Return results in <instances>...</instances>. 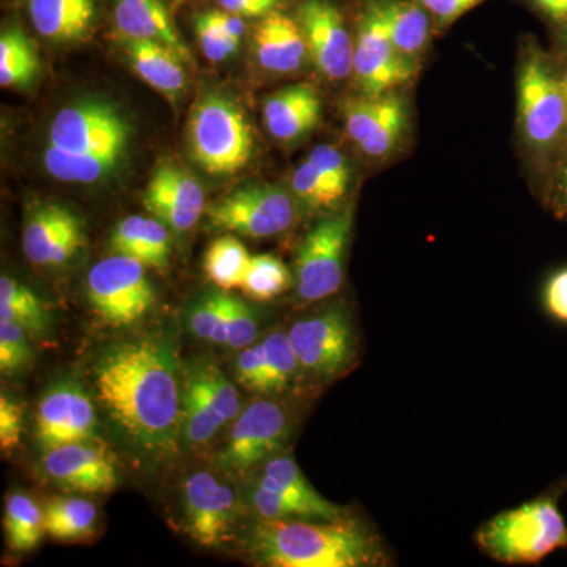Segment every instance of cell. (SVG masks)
Wrapping results in <instances>:
<instances>
[{"label":"cell","mask_w":567,"mask_h":567,"mask_svg":"<svg viewBox=\"0 0 567 567\" xmlns=\"http://www.w3.org/2000/svg\"><path fill=\"white\" fill-rule=\"evenodd\" d=\"M566 87H567V69H566Z\"/></svg>","instance_id":"816d5d0a"},{"label":"cell","mask_w":567,"mask_h":567,"mask_svg":"<svg viewBox=\"0 0 567 567\" xmlns=\"http://www.w3.org/2000/svg\"><path fill=\"white\" fill-rule=\"evenodd\" d=\"M84 246V221L66 205L40 204L25 218L22 249L29 262L37 267H62Z\"/></svg>","instance_id":"ac0fdd59"},{"label":"cell","mask_w":567,"mask_h":567,"mask_svg":"<svg viewBox=\"0 0 567 567\" xmlns=\"http://www.w3.org/2000/svg\"><path fill=\"white\" fill-rule=\"evenodd\" d=\"M417 62L398 51L388 33L379 0H368L357 22L353 78L361 95L393 93L416 76Z\"/></svg>","instance_id":"4fadbf2b"},{"label":"cell","mask_w":567,"mask_h":567,"mask_svg":"<svg viewBox=\"0 0 567 567\" xmlns=\"http://www.w3.org/2000/svg\"><path fill=\"white\" fill-rule=\"evenodd\" d=\"M41 468L55 486L80 494H106L118 484L114 454L99 439L44 451Z\"/></svg>","instance_id":"2e32d148"},{"label":"cell","mask_w":567,"mask_h":567,"mask_svg":"<svg viewBox=\"0 0 567 567\" xmlns=\"http://www.w3.org/2000/svg\"><path fill=\"white\" fill-rule=\"evenodd\" d=\"M287 336L301 372L320 382L339 379L357 363L360 336L346 306L331 305L295 320Z\"/></svg>","instance_id":"52a82bcc"},{"label":"cell","mask_w":567,"mask_h":567,"mask_svg":"<svg viewBox=\"0 0 567 567\" xmlns=\"http://www.w3.org/2000/svg\"><path fill=\"white\" fill-rule=\"evenodd\" d=\"M0 320L21 324L31 338L47 336L51 328L50 311L39 295L6 275L0 278Z\"/></svg>","instance_id":"f1b7e54d"},{"label":"cell","mask_w":567,"mask_h":567,"mask_svg":"<svg viewBox=\"0 0 567 567\" xmlns=\"http://www.w3.org/2000/svg\"><path fill=\"white\" fill-rule=\"evenodd\" d=\"M142 204L173 233L185 234L203 216L205 193L203 185L186 167L166 162L153 171Z\"/></svg>","instance_id":"44dd1931"},{"label":"cell","mask_w":567,"mask_h":567,"mask_svg":"<svg viewBox=\"0 0 567 567\" xmlns=\"http://www.w3.org/2000/svg\"><path fill=\"white\" fill-rule=\"evenodd\" d=\"M188 144L194 163L205 173L234 175L251 159L252 128L229 96L205 93L189 112Z\"/></svg>","instance_id":"8992f818"},{"label":"cell","mask_w":567,"mask_h":567,"mask_svg":"<svg viewBox=\"0 0 567 567\" xmlns=\"http://www.w3.org/2000/svg\"><path fill=\"white\" fill-rule=\"evenodd\" d=\"M219 7L240 18H264L275 11L278 0H218Z\"/></svg>","instance_id":"7dc6e473"},{"label":"cell","mask_w":567,"mask_h":567,"mask_svg":"<svg viewBox=\"0 0 567 567\" xmlns=\"http://www.w3.org/2000/svg\"><path fill=\"white\" fill-rule=\"evenodd\" d=\"M528 3L555 29L567 25V0H528Z\"/></svg>","instance_id":"c3c4849f"},{"label":"cell","mask_w":567,"mask_h":567,"mask_svg":"<svg viewBox=\"0 0 567 567\" xmlns=\"http://www.w3.org/2000/svg\"><path fill=\"white\" fill-rule=\"evenodd\" d=\"M251 256L244 244L233 235H224L208 246L204 257V270L218 289L230 292L233 289H240Z\"/></svg>","instance_id":"d6a6232c"},{"label":"cell","mask_w":567,"mask_h":567,"mask_svg":"<svg viewBox=\"0 0 567 567\" xmlns=\"http://www.w3.org/2000/svg\"><path fill=\"white\" fill-rule=\"evenodd\" d=\"M289 406L270 399L254 401L230 425L226 443L216 454L219 468L230 475H246L257 465L282 453L293 434Z\"/></svg>","instance_id":"8fae6325"},{"label":"cell","mask_w":567,"mask_h":567,"mask_svg":"<svg viewBox=\"0 0 567 567\" xmlns=\"http://www.w3.org/2000/svg\"><path fill=\"white\" fill-rule=\"evenodd\" d=\"M40 58L28 33L14 25L0 37V85L28 89L39 76Z\"/></svg>","instance_id":"f546056e"},{"label":"cell","mask_w":567,"mask_h":567,"mask_svg":"<svg viewBox=\"0 0 567 567\" xmlns=\"http://www.w3.org/2000/svg\"><path fill=\"white\" fill-rule=\"evenodd\" d=\"M115 29L123 40H151L166 44L192 61V52L178 35L173 14L163 0H114Z\"/></svg>","instance_id":"cb8c5ba5"},{"label":"cell","mask_w":567,"mask_h":567,"mask_svg":"<svg viewBox=\"0 0 567 567\" xmlns=\"http://www.w3.org/2000/svg\"><path fill=\"white\" fill-rule=\"evenodd\" d=\"M298 22L317 70L330 81L349 78L353 73L354 39L338 7L331 0H303Z\"/></svg>","instance_id":"ffe728a7"},{"label":"cell","mask_w":567,"mask_h":567,"mask_svg":"<svg viewBox=\"0 0 567 567\" xmlns=\"http://www.w3.org/2000/svg\"><path fill=\"white\" fill-rule=\"evenodd\" d=\"M522 140L544 166L567 144L566 66L535 43L522 52L517 76Z\"/></svg>","instance_id":"5b68a950"},{"label":"cell","mask_w":567,"mask_h":567,"mask_svg":"<svg viewBox=\"0 0 567 567\" xmlns=\"http://www.w3.org/2000/svg\"><path fill=\"white\" fill-rule=\"evenodd\" d=\"M230 297L233 293H229V290H213L189 309L186 323L197 339L224 346Z\"/></svg>","instance_id":"e575fe53"},{"label":"cell","mask_w":567,"mask_h":567,"mask_svg":"<svg viewBox=\"0 0 567 567\" xmlns=\"http://www.w3.org/2000/svg\"><path fill=\"white\" fill-rule=\"evenodd\" d=\"M308 159L319 169L338 199H344L352 181V171L342 152L333 145L322 144L309 153Z\"/></svg>","instance_id":"60d3db41"},{"label":"cell","mask_w":567,"mask_h":567,"mask_svg":"<svg viewBox=\"0 0 567 567\" xmlns=\"http://www.w3.org/2000/svg\"><path fill=\"white\" fill-rule=\"evenodd\" d=\"M22 406L10 395L0 398V447L3 453H10L20 445L22 435Z\"/></svg>","instance_id":"ee69618b"},{"label":"cell","mask_w":567,"mask_h":567,"mask_svg":"<svg viewBox=\"0 0 567 567\" xmlns=\"http://www.w3.org/2000/svg\"><path fill=\"white\" fill-rule=\"evenodd\" d=\"M85 287L93 315L115 330L140 323L155 305L147 267L122 254L93 265Z\"/></svg>","instance_id":"ba28073f"},{"label":"cell","mask_w":567,"mask_h":567,"mask_svg":"<svg viewBox=\"0 0 567 567\" xmlns=\"http://www.w3.org/2000/svg\"><path fill=\"white\" fill-rule=\"evenodd\" d=\"M292 192L311 210H331L341 203L308 158L293 171Z\"/></svg>","instance_id":"74e56055"},{"label":"cell","mask_w":567,"mask_h":567,"mask_svg":"<svg viewBox=\"0 0 567 567\" xmlns=\"http://www.w3.org/2000/svg\"><path fill=\"white\" fill-rule=\"evenodd\" d=\"M252 50L264 70L278 74L303 69L309 54L300 22L279 11H271L257 24Z\"/></svg>","instance_id":"7402d4cb"},{"label":"cell","mask_w":567,"mask_h":567,"mask_svg":"<svg viewBox=\"0 0 567 567\" xmlns=\"http://www.w3.org/2000/svg\"><path fill=\"white\" fill-rule=\"evenodd\" d=\"M322 99L311 84L287 85L268 96L264 122L268 133L281 142L303 140L319 125Z\"/></svg>","instance_id":"603a6c76"},{"label":"cell","mask_w":567,"mask_h":567,"mask_svg":"<svg viewBox=\"0 0 567 567\" xmlns=\"http://www.w3.org/2000/svg\"><path fill=\"white\" fill-rule=\"evenodd\" d=\"M35 31L54 43L87 37L96 17V0H28Z\"/></svg>","instance_id":"4316f807"},{"label":"cell","mask_w":567,"mask_h":567,"mask_svg":"<svg viewBox=\"0 0 567 567\" xmlns=\"http://www.w3.org/2000/svg\"><path fill=\"white\" fill-rule=\"evenodd\" d=\"M185 527L196 543L219 547L238 520V498L229 483L208 470L194 472L183 486Z\"/></svg>","instance_id":"9a60e30c"},{"label":"cell","mask_w":567,"mask_h":567,"mask_svg":"<svg viewBox=\"0 0 567 567\" xmlns=\"http://www.w3.org/2000/svg\"><path fill=\"white\" fill-rule=\"evenodd\" d=\"M207 215L215 229L249 238H268L292 229L298 208L286 189L251 185L216 200Z\"/></svg>","instance_id":"5bb4252c"},{"label":"cell","mask_w":567,"mask_h":567,"mask_svg":"<svg viewBox=\"0 0 567 567\" xmlns=\"http://www.w3.org/2000/svg\"><path fill=\"white\" fill-rule=\"evenodd\" d=\"M544 309L555 322L567 324V267L547 279L543 290Z\"/></svg>","instance_id":"f6af8a7d"},{"label":"cell","mask_w":567,"mask_h":567,"mask_svg":"<svg viewBox=\"0 0 567 567\" xmlns=\"http://www.w3.org/2000/svg\"><path fill=\"white\" fill-rule=\"evenodd\" d=\"M96 394L134 451L173 456L182 440L183 369L173 338L147 333L104 349L93 364Z\"/></svg>","instance_id":"6da1fadb"},{"label":"cell","mask_w":567,"mask_h":567,"mask_svg":"<svg viewBox=\"0 0 567 567\" xmlns=\"http://www.w3.org/2000/svg\"><path fill=\"white\" fill-rule=\"evenodd\" d=\"M99 522V507L82 496H59L44 506L47 535L59 540L91 536Z\"/></svg>","instance_id":"4dcf8cb0"},{"label":"cell","mask_w":567,"mask_h":567,"mask_svg":"<svg viewBox=\"0 0 567 567\" xmlns=\"http://www.w3.org/2000/svg\"><path fill=\"white\" fill-rule=\"evenodd\" d=\"M174 2H177V3H178V2H183V0H174Z\"/></svg>","instance_id":"f907efd6"},{"label":"cell","mask_w":567,"mask_h":567,"mask_svg":"<svg viewBox=\"0 0 567 567\" xmlns=\"http://www.w3.org/2000/svg\"><path fill=\"white\" fill-rule=\"evenodd\" d=\"M249 503L260 520L287 518H338L349 513L344 506L324 498L306 480L300 465L290 454L268 458L254 484Z\"/></svg>","instance_id":"7c38bea8"},{"label":"cell","mask_w":567,"mask_h":567,"mask_svg":"<svg viewBox=\"0 0 567 567\" xmlns=\"http://www.w3.org/2000/svg\"><path fill=\"white\" fill-rule=\"evenodd\" d=\"M391 41L410 61H420L431 41L432 20L417 0H379Z\"/></svg>","instance_id":"83f0119b"},{"label":"cell","mask_w":567,"mask_h":567,"mask_svg":"<svg viewBox=\"0 0 567 567\" xmlns=\"http://www.w3.org/2000/svg\"><path fill=\"white\" fill-rule=\"evenodd\" d=\"M440 29L447 28L486 0H417Z\"/></svg>","instance_id":"bcb514c9"},{"label":"cell","mask_w":567,"mask_h":567,"mask_svg":"<svg viewBox=\"0 0 567 567\" xmlns=\"http://www.w3.org/2000/svg\"><path fill=\"white\" fill-rule=\"evenodd\" d=\"M95 405L91 395L78 383L62 382L50 388L40 399L35 413V439L40 450L96 439Z\"/></svg>","instance_id":"e0dca14e"},{"label":"cell","mask_w":567,"mask_h":567,"mask_svg":"<svg viewBox=\"0 0 567 567\" xmlns=\"http://www.w3.org/2000/svg\"><path fill=\"white\" fill-rule=\"evenodd\" d=\"M31 336L21 324L0 320V372L2 375H17L28 371L33 360Z\"/></svg>","instance_id":"8d00e7d4"},{"label":"cell","mask_w":567,"mask_h":567,"mask_svg":"<svg viewBox=\"0 0 567 567\" xmlns=\"http://www.w3.org/2000/svg\"><path fill=\"white\" fill-rule=\"evenodd\" d=\"M241 410L237 388L218 365L207 360L186 365L182 386V440L186 445H208Z\"/></svg>","instance_id":"9c48e42d"},{"label":"cell","mask_w":567,"mask_h":567,"mask_svg":"<svg viewBox=\"0 0 567 567\" xmlns=\"http://www.w3.org/2000/svg\"><path fill=\"white\" fill-rule=\"evenodd\" d=\"M169 233V227L155 216H126L112 230L111 249L147 268H164L171 256Z\"/></svg>","instance_id":"484cf974"},{"label":"cell","mask_w":567,"mask_h":567,"mask_svg":"<svg viewBox=\"0 0 567 567\" xmlns=\"http://www.w3.org/2000/svg\"><path fill=\"white\" fill-rule=\"evenodd\" d=\"M409 122L406 103L398 93L358 96L344 103L346 132L368 158L385 159L398 148Z\"/></svg>","instance_id":"d6986e66"},{"label":"cell","mask_w":567,"mask_h":567,"mask_svg":"<svg viewBox=\"0 0 567 567\" xmlns=\"http://www.w3.org/2000/svg\"><path fill=\"white\" fill-rule=\"evenodd\" d=\"M544 199L557 218L567 221V144L547 166Z\"/></svg>","instance_id":"7bdbcfd3"},{"label":"cell","mask_w":567,"mask_h":567,"mask_svg":"<svg viewBox=\"0 0 567 567\" xmlns=\"http://www.w3.org/2000/svg\"><path fill=\"white\" fill-rule=\"evenodd\" d=\"M567 494V477L524 505L488 518L476 532V544L488 558L503 565H539L558 550H567V520L559 499Z\"/></svg>","instance_id":"277c9868"},{"label":"cell","mask_w":567,"mask_h":567,"mask_svg":"<svg viewBox=\"0 0 567 567\" xmlns=\"http://www.w3.org/2000/svg\"><path fill=\"white\" fill-rule=\"evenodd\" d=\"M3 529L11 550L32 551L47 535L44 509L31 495L14 492L6 499Z\"/></svg>","instance_id":"1f68e13d"},{"label":"cell","mask_w":567,"mask_h":567,"mask_svg":"<svg viewBox=\"0 0 567 567\" xmlns=\"http://www.w3.org/2000/svg\"><path fill=\"white\" fill-rule=\"evenodd\" d=\"M132 69L142 81L169 100L186 91L185 59L166 44L151 40H125Z\"/></svg>","instance_id":"d4e9b609"},{"label":"cell","mask_w":567,"mask_h":567,"mask_svg":"<svg viewBox=\"0 0 567 567\" xmlns=\"http://www.w3.org/2000/svg\"><path fill=\"white\" fill-rule=\"evenodd\" d=\"M257 336H259V317L254 312L251 306L233 295L223 347L241 350L252 346L257 341Z\"/></svg>","instance_id":"ab89813d"},{"label":"cell","mask_w":567,"mask_h":567,"mask_svg":"<svg viewBox=\"0 0 567 567\" xmlns=\"http://www.w3.org/2000/svg\"><path fill=\"white\" fill-rule=\"evenodd\" d=\"M267 390L265 394H279L297 382L301 368L298 363L287 331L276 330L262 339Z\"/></svg>","instance_id":"836d02e7"},{"label":"cell","mask_w":567,"mask_h":567,"mask_svg":"<svg viewBox=\"0 0 567 567\" xmlns=\"http://www.w3.org/2000/svg\"><path fill=\"white\" fill-rule=\"evenodd\" d=\"M196 33L200 50L212 62H224L237 54L238 48H240L241 40L234 39L223 31L221 25L215 20L213 10L197 14Z\"/></svg>","instance_id":"f35d334b"},{"label":"cell","mask_w":567,"mask_h":567,"mask_svg":"<svg viewBox=\"0 0 567 567\" xmlns=\"http://www.w3.org/2000/svg\"><path fill=\"white\" fill-rule=\"evenodd\" d=\"M290 284L292 275L278 257L274 254H259L251 256L240 289L252 300L270 301L289 289Z\"/></svg>","instance_id":"d590c367"},{"label":"cell","mask_w":567,"mask_h":567,"mask_svg":"<svg viewBox=\"0 0 567 567\" xmlns=\"http://www.w3.org/2000/svg\"><path fill=\"white\" fill-rule=\"evenodd\" d=\"M235 375L238 383L254 393L265 394L267 390V368L262 341L240 350L235 363Z\"/></svg>","instance_id":"b9f144b4"},{"label":"cell","mask_w":567,"mask_h":567,"mask_svg":"<svg viewBox=\"0 0 567 567\" xmlns=\"http://www.w3.org/2000/svg\"><path fill=\"white\" fill-rule=\"evenodd\" d=\"M352 229L353 207H344L306 234L295 262L298 298L303 303H319L341 289Z\"/></svg>","instance_id":"30bf717a"},{"label":"cell","mask_w":567,"mask_h":567,"mask_svg":"<svg viewBox=\"0 0 567 567\" xmlns=\"http://www.w3.org/2000/svg\"><path fill=\"white\" fill-rule=\"evenodd\" d=\"M130 125L111 103L84 100L54 115L43 152L55 181L92 185L121 166L130 144Z\"/></svg>","instance_id":"3957f363"},{"label":"cell","mask_w":567,"mask_h":567,"mask_svg":"<svg viewBox=\"0 0 567 567\" xmlns=\"http://www.w3.org/2000/svg\"><path fill=\"white\" fill-rule=\"evenodd\" d=\"M257 565L270 567H386L393 565L382 535L364 518L260 520L248 537Z\"/></svg>","instance_id":"7a4b0ae2"},{"label":"cell","mask_w":567,"mask_h":567,"mask_svg":"<svg viewBox=\"0 0 567 567\" xmlns=\"http://www.w3.org/2000/svg\"><path fill=\"white\" fill-rule=\"evenodd\" d=\"M557 43L559 61H561L563 65L567 69V25H565V28L557 29Z\"/></svg>","instance_id":"681fc988"}]
</instances>
